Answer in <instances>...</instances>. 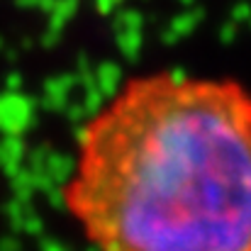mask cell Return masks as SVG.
<instances>
[{"instance_id": "1", "label": "cell", "mask_w": 251, "mask_h": 251, "mask_svg": "<svg viewBox=\"0 0 251 251\" xmlns=\"http://www.w3.org/2000/svg\"><path fill=\"white\" fill-rule=\"evenodd\" d=\"M61 198L95 251H251V93L129 78L81 127Z\"/></svg>"}]
</instances>
